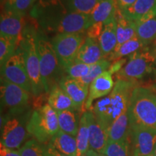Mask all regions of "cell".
Instances as JSON below:
<instances>
[{
    "instance_id": "obj_1",
    "label": "cell",
    "mask_w": 156,
    "mask_h": 156,
    "mask_svg": "<svg viewBox=\"0 0 156 156\" xmlns=\"http://www.w3.org/2000/svg\"><path fill=\"white\" fill-rule=\"evenodd\" d=\"M134 87L132 81L118 80L110 94L95 103L92 112L98 122L108 132L114 121L127 112Z\"/></svg>"
},
{
    "instance_id": "obj_2",
    "label": "cell",
    "mask_w": 156,
    "mask_h": 156,
    "mask_svg": "<svg viewBox=\"0 0 156 156\" xmlns=\"http://www.w3.org/2000/svg\"><path fill=\"white\" fill-rule=\"evenodd\" d=\"M63 5V4H62ZM34 17L46 30L59 34H83L90 27L88 15L70 12L63 5L61 9H34Z\"/></svg>"
},
{
    "instance_id": "obj_3",
    "label": "cell",
    "mask_w": 156,
    "mask_h": 156,
    "mask_svg": "<svg viewBox=\"0 0 156 156\" xmlns=\"http://www.w3.org/2000/svg\"><path fill=\"white\" fill-rule=\"evenodd\" d=\"M129 126H142L156 129V94L151 90L135 87L128 107Z\"/></svg>"
},
{
    "instance_id": "obj_4",
    "label": "cell",
    "mask_w": 156,
    "mask_h": 156,
    "mask_svg": "<svg viewBox=\"0 0 156 156\" xmlns=\"http://www.w3.org/2000/svg\"><path fill=\"white\" fill-rule=\"evenodd\" d=\"M27 129L40 143L49 142L59 130L57 112L48 103L37 108L31 114Z\"/></svg>"
},
{
    "instance_id": "obj_5",
    "label": "cell",
    "mask_w": 156,
    "mask_h": 156,
    "mask_svg": "<svg viewBox=\"0 0 156 156\" xmlns=\"http://www.w3.org/2000/svg\"><path fill=\"white\" fill-rule=\"evenodd\" d=\"M36 33L33 29H25L23 31L19 46L22 50L26 65V69L31 83V93L38 95L45 91L41 75L40 62L37 51Z\"/></svg>"
},
{
    "instance_id": "obj_6",
    "label": "cell",
    "mask_w": 156,
    "mask_h": 156,
    "mask_svg": "<svg viewBox=\"0 0 156 156\" xmlns=\"http://www.w3.org/2000/svg\"><path fill=\"white\" fill-rule=\"evenodd\" d=\"M36 47L40 62L41 75L45 92L49 93L56 81L59 83L58 76L59 75L60 64L54 51L51 42L41 33H36Z\"/></svg>"
},
{
    "instance_id": "obj_7",
    "label": "cell",
    "mask_w": 156,
    "mask_h": 156,
    "mask_svg": "<svg viewBox=\"0 0 156 156\" xmlns=\"http://www.w3.org/2000/svg\"><path fill=\"white\" fill-rule=\"evenodd\" d=\"M28 114L15 116H2L1 145L12 150H19L25 144L28 137L27 126Z\"/></svg>"
},
{
    "instance_id": "obj_8",
    "label": "cell",
    "mask_w": 156,
    "mask_h": 156,
    "mask_svg": "<svg viewBox=\"0 0 156 156\" xmlns=\"http://www.w3.org/2000/svg\"><path fill=\"white\" fill-rule=\"evenodd\" d=\"M0 94L2 110L7 112L6 116L22 114L26 111L30 96L28 91L21 87L1 77Z\"/></svg>"
},
{
    "instance_id": "obj_9",
    "label": "cell",
    "mask_w": 156,
    "mask_h": 156,
    "mask_svg": "<svg viewBox=\"0 0 156 156\" xmlns=\"http://www.w3.org/2000/svg\"><path fill=\"white\" fill-rule=\"evenodd\" d=\"M84 41L82 34H59L52 39L51 44L62 68L65 69L75 62Z\"/></svg>"
},
{
    "instance_id": "obj_10",
    "label": "cell",
    "mask_w": 156,
    "mask_h": 156,
    "mask_svg": "<svg viewBox=\"0 0 156 156\" xmlns=\"http://www.w3.org/2000/svg\"><path fill=\"white\" fill-rule=\"evenodd\" d=\"M1 77L18 85L28 93L32 92L24 56L20 46L15 53L1 67Z\"/></svg>"
},
{
    "instance_id": "obj_11",
    "label": "cell",
    "mask_w": 156,
    "mask_h": 156,
    "mask_svg": "<svg viewBox=\"0 0 156 156\" xmlns=\"http://www.w3.org/2000/svg\"><path fill=\"white\" fill-rule=\"evenodd\" d=\"M155 62V56L148 51L136 52L130 56L127 63L119 72V75L122 78L120 80L132 81L145 77L151 73Z\"/></svg>"
},
{
    "instance_id": "obj_12",
    "label": "cell",
    "mask_w": 156,
    "mask_h": 156,
    "mask_svg": "<svg viewBox=\"0 0 156 156\" xmlns=\"http://www.w3.org/2000/svg\"><path fill=\"white\" fill-rule=\"evenodd\" d=\"M130 127L132 156H150L156 148V129L142 126Z\"/></svg>"
},
{
    "instance_id": "obj_13",
    "label": "cell",
    "mask_w": 156,
    "mask_h": 156,
    "mask_svg": "<svg viewBox=\"0 0 156 156\" xmlns=\"http://www.w3.org/2000/svg\"><path fill=\"white\" fill-rule=\"evenodd\" d=\"M114 85L112 73L108 69L95 78L90 85L88 97L85 104V108L90 111L93 101L110 94L114 89Z\"/></svg>"
},
{
    "instance_id": "obj_14",
    "label": "cell",
    "mask_w": 156,
    "mask_h": 156,
    "mask_svg": "<svg viewBox=\"0 0 156 156\" xmlns=\"http://www.w3.org/2000/svg\"><path fill=\"white\" fill-rule=\"evenodd\" d=\"M58 85L73 100L77 111L81 110L88 97L89 87L85 86L80 81L69 76L62 77Z\"/></svg>"
},
{
    "instance_id": "obj_15",
    "label": "cell",
    "mask_w": 156,
    "mask_h": 156,
    "mask_svg": "<svg viewBox=\"0 0 156 156\" xmlns=\"http://www.w3.org/2000/svg\"><path fill=\"white\" fill-rule=\"evenodd\" d=\"M120 11L134 22L147 20L156 17V0H136L131 7Z\"/></svg>"
},
{
    "instance_id": "obj_16",
    "label": "cell",
    "mask_w": 156,
    "mask_h": 156,
    "mask_svg": "<svg viewBox=\"0 0 156 156\" xmlns=\"http://www.w3.org/2000/svg\"><path fill=\"white\" fill-rule=\"evenodd\" d=\"M108 141V131L98 122L94 114L90 110L89 147L97 153L103 154Z\"/></svg>"
},
{
    "instance_id": "obj_17",
    "label": "cell",
    "mask_w": 156,
    "mask_h": 156,
    "mask_svg": "<svg viewBox=\"0 0 156 156\" xmlns=\"http://www.w3.org/2000/svg\"><path fill=\"white\" fill-rule=\"evenodd\" d=\"M23 16L14 12L4 10L0 19V35L20 38L23 34Z\"/></svg>"
},
{
    "instance_id": "obj_18",
    "label": "cell",
    "mask_w": 156,
    "mask_h": 156,
    "mask_svg": "<svg viewBox=\"0 0 156 156\" xmlns=\"http://www.w3.org/2000/svg\"><path fill=\"white\" fill-rule=\"evenodd\" d=\"M103 57L104 55L98 40L86 37L78 51L75 62L91 65L103 59Z\"/></svg>"
},
{
    "instance_id": "obj_19",
    "label": "cell",
    "mask_w": 156,
    "mask_h": 156,
    "mask_svg": "<svg viewBox=\"0 0 156 156\" xmlns=\"http://www.w3.org/2000/svg\"><path fill=\"white\" fill-rule=\"evenodd\" d=\"M118 9L115 0H100L89 15L90 26L95 23H102L105 25L116 20Z\"/></svg>"
},
{
    "instance_id": "obj_20",
    "label": "cell",
    "mask_w": 156,
    "mask_h": 156,
    "mask_svg": "<svg viewBox=\"0 0 156 156\" xmlns=\"http://www.w3.org/2000/svg\"><path fill=\"white\" fill-rule=\"evenodd\" d=\"M48 104L56 112L69 109L77 110L73 100L61 87L57 85H54L49 91Z\"/></svg>"
},
{
    "instance_id": "obj_21",
    "label": "cell",
    "mask_w": 156,
    "mask_h": 156,
    "mask_svg": "<svg viewBox=\"0 0 156 156\" xmlns=\"http://www.w3.org/2000/svg\"><path fill=\"white\" fill-rule=\"evenodd\" d=\"M50 143L61 153L68 156H77V145L76 137L68 134L61 129L54 135Z\"/></svg>"
},
{
    "instance_id": "obj_22",
    "label": "cell",
    "mask_w": 156,
    "mask_h": 156,
    "mask_svg": "<svg viewBox=\"0 0 156 156\" xmlns=\"http://www.w3.org/2000/svg\"><path fill=\"white\" fill-rule=\"evenodd\" d=\"M98 42L104 57L114 51L117 46L116 20L104 25Z\"/></svg>"
},
{
    "instance_id": "obj_23",
    "label": "cell",
    "mask_w": 156,
    "mask_h": 156,
    "mask_svg": "<svg viewBox=\"0 0 156 156\" xmlns=\"http://www.w3.org/2000/svg\"><path fill=\"white\" fill-rule=\"evenodd\" d=\"M116 22L117 46L124 44L136 36L135 23L124 17L119 9L116 13Z\"/></svg>"
},
{
    "instance_id": "obj_24",
    "label": "cell",
    "mask_w": 156,
    "mask_h": 156,
    "mask_svg": "<svg viewBox=\"0 0 156 156\" xmlns=\"http://www.w3.org/2000/svg\"><path fill=\"white\" fill-rule=\"evenodd\" d=\"M76 112L77 110L74 109L57 112L59 129L75 137L77 135L80 125V120Z\"/></svg>"
},
{
    "instance_id": "obj_25",
    "label": "cell",
    "mask_w": 156,
    "mask_h": 156,
    "mask_svg": "<svg viewBox=\"0 0 156 156\" xmlns=\"http://www.w3.org/2000/svg\"><path fill=\"white\" fill-rule=\"evenodd\" d=\"M108 141L120 142L128 139L130 134L129 122L127 112L114 121L108 129Z\"/></svg>"
},
{
    "instance_id": "obj_26",
    "label": "cell",
    "mask_w": 156,
    "mask_h": 156,
    "mask_svg": "<svg viewBox=\"0 0 156 156\" xmlns=\"http://www.w3.org/2000/svg\"><path fill=\"white\" fill-rule=\"evenodd\" d=\"M135 23L136 36L144 46L154 41L156 37V17Z\"/></svg>"
},
{
    "instance_id": "obj_27",
    "label": "cell",
    "mask_w": 156,
    "mask_h": 156,
    "mask_svg": "<svg viewBox=\"0 0 156 156\" xmlns=\"http://www.w3.org/2000/svg\"><path fill=\"white\" fill-rule=\"evenodd\" d=\"M89 118L90 111H86L80 119L79 129L76 136L77 156H83L89 150Z\"/></svg>"
},
{
    "instance_id": "obj_28",
    "label": "cell",
    "mask_w": 156,
    "mask_h": 156,
    "mask_svg": "<svg viewBox=\"0 0 156 156\" xmlns=\"http://www.w3.org/2000/svg\"><path fill=\"white\" fill-rule=\"evenodd\" d=\"M145 47L136 36L127 41L124 44L116 46L114 51L109 56L110 60H120L122 57L126 56H132L136 52L140 51Z\"/></svg>"
},
{
    "instance_id": "obj_29",
    "label": "cell",
    "mask_w": 156,
    "mask_h": 156,
    "mask_svg": "<svg viewBox=\"0 0 156 156\" xmlns=\"http://www.w3.org/2000/svg\"><path fill=\"white\" fill-rule=\"evenodd\" d=\"M20 38L0 35V64L1 67L13 55L18 48Z\"/></svg>"
},
{
    "instance_id": "obj_30",
    "label": "cell",
    "mask_w": 156,
    "mask_h": 156,
    "mask_svg": "<svg viewBox=\"0 0 156 156\" xmlns=\"http://www.w3.org/2000/svg\"><path fill=\"white\" fill-rule=\"evenodd\" d=\"M100 0H62L67 10L81 14L90 15Z\"/></svg>"
},
{
    "instance_id": "obj_31",
    "label": "cell",
    "mask_w": 156,
    "mask_h": 156,
    "mask_svg": "<svg viewBox=\"0 0 156 156\" xmlns=\"http://www.w3.org/2000/svg\"><path fill=\"white\" fill-rule=\"evenodd\" d=\"M111 65H112V63H111L110 60L104 59V58L96 63L91 64L90 69L88 74L85 77L82 78L81 80H79V81H80L85 86L89 87L90 83L95 78L101 75L105 71L108 70L110 68Z\"/></svg>"
},
{
    "instance_id": "obj_32",
    "label": "cell",
    "mask_w": 156,
    "mask_h": 156,
    "mask_svg": "<svg viewBox=\"0 0 156 156\" xmlns=\"http://www.w3.org/2000/svg\"><path fill=\"white\" fill-rule=\"evenodd\" d=\"M103 154L107 156H131L128 139L120 142L108 141Z\"/></svg>"
},
{
    "instance_id": "obj_33",
    "label": "cell",
    "mask_w": 156,
    "mask_h": 156,
    "mask_svg": "<svg viewBox=\"0 0 156 156\" xmlns=\"http://www.w3.org/2000/svg\"><path fill=\"white\" fill-rule=\"evenodd\" d=\"M36 0H7L4 9L5 11H11L24 15L30 9Z\"/></svg>"
},
{
    "instance_id": "obj_34",
    "label": "cell",
    "mask_w": 156,
    "mask_h": 156,
    "mask_svg": "<svg viewBox=\"0 0 156 156\" xmlns=\"http://www.w3.org/2000/svg\"><path fill=\"white\" fill-rule=\"evenodd\" d=\"M19 152L21 156H44V145L36 139H30L23 144Z\"/></svg>"
},
{
    "instance_id": "obj_35",
    "label": "cell",
    "mask_w": 156,
    "mask_h": 156,
    "mask_svg": "<svg viewBox=\"0 0 156 156\" xmlns=\"http://www.w3.org/2000/svg\"><path fill=\"white\" fill-rule=\"evenodd\" d=\"M91 65L81 63V62H73L71 65L66 68V73L69 77L75 80H81L88 74Z\"/></svg>"
},
{
    "instance_id": "obj_36",
    "label": "cell",
    "mask_w": 156,
    "mask_h": 156,
    "mask_svg": "<svg viewBox=\"0 0 156 156\" xmlns=\"http://www.w3.org/2000/svg\"><path fill=\"white\" fill-rule=\"evenodd\" d=\"M103 26H104V24L102 23H95L93 24L86 30V37L98 40L103 31Z\"/></svg>"
},
{
    "instance_id": "obj_37",
    "label": "cell",
    "mask_w": 156,
    "mask_h": 156,
    "mask_svg": "<svg viewBox=\"0 0 156 156\" xmlns=\"http://www.w3.org/2000/svg\"><path fill=\"white\" fill-rule=\"evenodd\" d=\"M44 156H68L56 150L50 142L44 145Z\"/></svg>"
},
{
    "instance_id": "obj_38",
    "label": "cell",
    "mask_w": 156,
    "mask_h": 156,
    "mask_svg": "<svg viewBox=\"0 0 156 156\" xmlns=\"http://www.w3.org/2000/svg\"><path fill=\"white\" fill-rule=\"evenodd\" d=\"M0 156H21V154L19 151L9 149L1 145L0 148Z\"/></svg>"
},
{
    "instance_id": "obj_39",
    "label": "cell",
    "mask_w": 156,
    "mask_h": 156,
    "mask_svg": "<svg viewBox=\"0 0 156 156\" xmlns=\"http://www.w3.org/2000/svg\"><path fill=\"white\" fill-rule=\"evenodd\" d=\"M115 1L118 6V8L120 10H124L131 7L136 0H115Z\"/></svg>"
},
{
    "instance_id": "obj_40",
    "label": "cell",
    "mask_w": 156,
    "mask_h": 156,
    "mask_svg": "<svg viewBox=\"0 0 156 156\" xmlns=\"http://www.w3.org/2000/svg\"><path fill=\"white\" fill-rule=\"evenodd\" d=\"M83 156H101V154L97 153V152H95L92 149H89Z\"/></svg>"
},
{
    "instance_id": "obj_41",
    "label": "cell",
    "mask_w": 156,
    "mask_h": 156,
    "mask_svg": "<svg viewBox=\"0 0 156 156\" xmlns=\"http://www.w3.org/2000/svg\"><path fill=\"white\" fill-rule=\"evenodd\" d=\"M153 156H156V148H155V151H154V153H153Z\"/></svg>"
},
{
    "instance_id": "obj_42",
    "label": "cell",
    "mask_w": 156,
    "mask_h": 156,
    "mask_svg": "<svg viewBox=\"0 0 156 156\" xmlns=\"http://www.w3.org/2000/svg\"><path fill=\"white\" fill-rule=\"evenodd\" d=\"M154 44H155V46H156V37H155V40H154Z\"/></svg>"
},
{
    "instance_id": "obj_43",
    "label": "cell",
    "mask_w": 156,
    "mask_h": 156,
    "mask_svg": "<svg viewBox=\"0 0 156 156\" xmlns=\"http://www.w3.org/2000/svg\"><path fill=\"white\" fill-rule=\"evenodd\" d=\"M101 156H107V155H104V154H101Z\"/></svg>"
},
{
    "instance_id": "obj_44",
    "label": "cell",
    "mask_w": 156,
    "mask_h": 156,
    "mask_svg": "<svg viewBox=\"0 0 156 156\" xmlns=\"http://www.w3.org/2000/svg\"><path fill=\"white\" fill-rule=\"evenodd\" d=\"M150 156H153V155H150Z\"/></svg>"
},
{
    "instance_id": "obj_45",
    "label": "cell",
    "mask_w": 156,
    "mask_h": 156,
    "mask_svg": "<svg viewBox=\"0 0 156 156\" xmlns=\"http://www.w3.org/2000/svg\"><path fill=\"white\" fill-rule=\"evenodd\" d=\"M155 63H156V62H155Z\"/></svg>"
}]
</instances>
